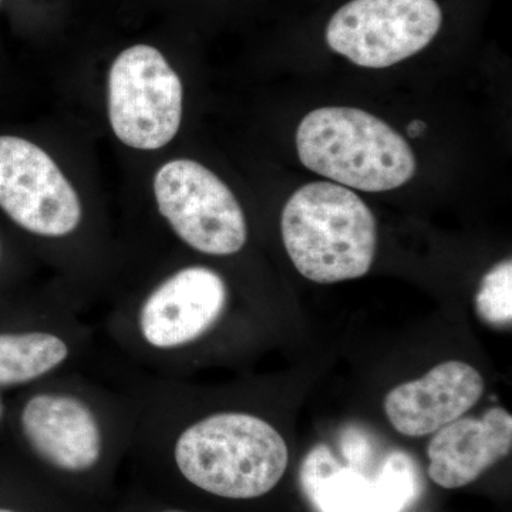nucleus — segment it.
Instances as JSON below:
<instances>
[{
	"label": "nucleus",
	"instance_id": "1",
	"mask_svg": "<svg viewBox=\"0 0 512 512\" xmlns=\"http://www.w3.org/2000/svg\"><path fill=\"white\" fill-rule=\"evenodd\" d=\"M18 414L23 444L64 477L96 473L120 440L136 436L137 397L70 372L36 384Z\"/></svg>",
	"mask_w": 512,
	"mask_h": 512
},
{
	"label": "nucleus",
	"instance_id": "2",
	"mask_svg": "<svg viewBox=\"0 0 512 512\" xmlns=\"http://www.w3.org/2000/svg\"><path fill=\"white\" fill-rule=\"evenodd\" d=\"M136 430L173 436L170 453L178 474L192 487L225 500L264 497L288 468L284 437L252 413L222 410L171 433L138 423Z\"/></svg>",
	"mask_w": 512,
	"mask_h": 512
},
{
	"label": "nucleus",
	"instance_id": "3",
	"mask_svg": "<svg viewBox=\"0 0 512 512\" xmlns=\"http://www.w3.org/2000/svg\"><path fill=\"white\" fill-rule=\"evenodd\" d=\"M228 303L227 282L217 271L185 266L151 286L126 313L107 318V333L130 362L160 379L171 359L220 325Z\"/></svg>",
	"mask_w": 512,
	"mask_h": 512
},
{
	"label": "nucleus",
	"instance_id": "4",
	"mask_svg": "<svg viewBox=\"0 0 512 512\" xmlns=\"http://www.w3.org/2000/svg\"><path fill=\"white\" fill-rule=\"evenodd\" d=\"M281 231L292 264L316 284L362 278L375 261V215L343 185H303L286 202Z\"/></svg>",
	"mask_w": 512,
	"mask_h": 512
},
{
	"label": "nucleus",
	"instance_id": "5",
	"mask_svg": "<svg viewBox=\"0 0 512 512\" xmlns=\"http://www.w3.org/2000/svg\"><path fill=\"white\" fill-rule=\"evenodd\" d=\"M296 148L308 170L359 191L396 190L416 174V157L402 134L352 107L311 111L296 131Z\"/></svg>",
	"mask_w": 512,
	"mask_h": 512
},
{
	"label": "nucleus",
	"instance_id": "6",
	"mask_svg": "<svg viewBox=\"0 0 512 512\" xmlns=\"http://www.w3.org/2000/svg\"><path fill=\"white\" fill-rule=\"evenodd\" d=\"M180 76L156 47H128L109 73V119L121 143L153 151L174 140L183 120Z\"/></svg>",
	"mask_w": 512,
	"mask_h": 512
},
{
	"label": "nucleus",
	"instance_id": "7",
	"mask_svg": "<svg viewBox=\"0 0 512 512\" xmlns=\"http://www.w3.org/2000/svg\"><path fill=\"white\" fill-rule=\"evenodd\" d=\"M158 211L185 245L211 256L244 249L248 225L228 185L197 161L173 160L154 177Z\"/></svg>",
	"mask_w": 512,
	"mask_h": 512
},
{
	"label": "nucleus",
	"instance_id": "8",
	"mask_svg": "<svg viewBox=\"0 0 512 512\" xmlns=\"http://www.w3.org/2000/svg\"><path fill=\"white\" fill-rule=\"evenodd\" d=\"M441 22L436 0H350L330 19L326 42L356 66L384 69L426 49Z\"/></svg>",
	"mask_w": 512,
	"mask_h": 512
},
{
	"label": "nucleus",
	"instance_id": "9",
	"mask_svg": "<svg viewBox=\"0 0 512 512\" xmlns=\"http://www.w3.org/2000/svg\"><path fill=\"white\" fill-rule=\"evenodd\" d=\"M0 208L40 238L70 237L83 218L82 201L55 160L15 136H0Z\"/></svg>",
	"mask_w": 512,
	"mask_h": 512
},
{
	"label": "nucleus",
	"instance_id": "10",
	"mask_svg": "<svg viewBox=\"0 0 512 512\" xmlns=\"http://www.w3.org/2000/svg\"><path fill=\"white\" fill-rule=\"evenodd\" d=\"M483 393L484 379L476 367L450 360L421 379L390 390L384 397V413L403 436H429L463 417Z\"/></svg>",
	"mask_w": 512,
	"mask_h": 512
},
{
	"label": "nucleus",
	"instance_id": "11",
	"mask_svg": "<svg viewBox=\"0 0 512 512\" xmlns=\"http://www.w3.org/2000/svg\"><path fill=\"white\" fill-rule=\"evenodd\" d=\"M89 339L79 318L50 315L32 328L0 332V389L36 386L77 372Z\"/></svg>",
	"mask_w": 512,
	"mask_h": 512
},
{
	"label": "nucleus",
	"instance_id": "12",
	"mask_svg": "<svg viewBox=\"0 0 512 512\" xmlns=\"http://www.w3.org/2000/svg\"><path fill=\"white\" fill-rule=\"evenodd\" d=\"M511 448V413L493 407L481 417H460L434 433L427 447V473L446 490L466 487L507 457Z\"/></svg>",
	"mask_w": 512,
	"mask_h": 512
},
{
	"label": "nucleus",
	"instance_id": "13",
	"mask_svg": "<svg viewBox=\"0 0 512 512\" xmlns=\"http://www.w3.org/2000/svg\"><path fill=\"white\" fill-rule=\"evenodd\" d=\"M299 481L320 512H402L404 505L379 477L345 467L326 446L309 451Z\"/></svg>",
	"mask_w": 512,
	"mask_h": 512
},
{
	"label": "nucleus",
	"instance_id": "14",
	"mask_svg": "<svg viewBox=\"0 0 512 512\" xmlns=\"http://www.w3.org/2000/svg\"><path fill=\"white\" fill-rule=\"evenodd\" d=\"M478 316L497 328L512 322V262L505 259L487 272L476 296Z\"/></svg>",
	"mask_w": 512,
	"mask_h": 512
},
{
	"label": "nucleus",
	"instance_id": "15",
	"mask_svg": "<svg viewBox=\"0 0 512 512\" xmlns=\"http://www.w3.org/2000/svg\"><path fill=\"white\" fill-rule=\"evenodd\" d=\"M424 130H426V124L419 120L412 121V123L409 124V127H407V133L412 137L420 136Z\"/></svg>",
	"mask_w": 512,
	"mask_h": 512
},
{
	"label": "nucleus",
	"instance_id": "16",
	"mask_svg": "<svg viewBox=\"0 0 512 512\" xmlns=\"http://www.w3.org/2000/svg\"><path fill=\"white\" fill-rule=\"evenodd\" d=\"M3 416H5V403H3L2 396H0V421L3 420Z\"/></svg>",
	"mask_w": 512,
	"mask_h": 512
},
{
	"label": "nucleus",
	"instance_id": "17",
	"mask_svg": "<svg viewBox=\"0 0 512 512\" xmlns=\"http://www.w3.org/2000/svg\"><path fill=\"white\" fill-rule=\"evenodd\" d=\"M0 512H20V511L12 510V508L0 507Z\"/></svg>",
	"mask_w": 512,
	"mask_h": 512
},
{
	"label": "nucleus",
	"instance_id": "18",
	"mask_svg": "<svg viewBox=\"0 0 512 512\" xmlns=\"http://www.w3.org/2000/svg\"><path fill=\"white\" fill-rule=\"evenodd\" d=\"M158 512H187V511H183V510H174V508H171V510H161V511H158Z\"/></svg>",
	"mask_w": 512,
	"mask_h": 512
},
{
	"label": "nucleus",
	"instance_id": "19",
	"mask_svg": "<svg viewBox=\"0 0 512 512\" xmlns=\"http://www.w3.org/2000/svg\"><path fill=\"white\" fill-rule=\"evenodd\" d=\"M0 2H2V0H0Z\"/></svg>",
	"mask_w": 512,
	"mask_h": 512
}]
</instances>
